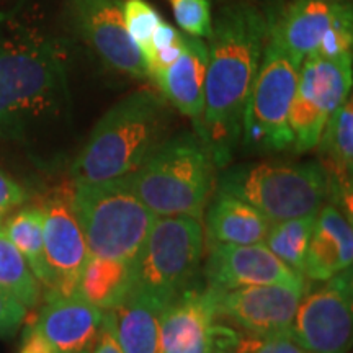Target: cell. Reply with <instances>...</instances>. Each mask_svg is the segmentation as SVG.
I'll return each mask as SVG.
<instances>
[{"label":"cell","instance_id":"cell-31","mask_svg":"<svg viewBox=\"0 0 353 353\" xmlns=\"http://www.w3.org/2000/svg\"><path fill=\"white\" fill-rule=\"evenodd\" d=\"M183 34L179 32V30L175 28V26H172L170 23H167V21L162 20L161 25L157 26V30L154 32L151 41H149L148 48L143 51V56H144V61L148 59L149 56L152 54V52L156 51H161L164 50L167 46H172V44L179 43L180 39H182Z\"/></svg>","mask_w":353,"mask_h":353},{"label":"cell","instance_id":"cell-9","mask_svg":"<svg viewBox=\"0 0 353 353\" xmlns=\"http://www.w3.org/2000/svg\"><path fill=\"white\" fill-rule=\"evenodd\" d=\"M352 59L307 56L299 65L296 94L290 110L293 145L299 152L314 149L325 123L350 97Z\"/></svg>","mask_w":353,"mask_h":353},{"label":"cell","instance_id":"cell-4","mask_svg":"<svg viewBox=\"0 0 353 353\" xmlns=\"http://www.w3.org/2000/svg\"><path fill=\"white\" fill-rule=\"evenodd\" d=\"M214 169L200 136L185 131L159 144L125 180L156 216L201 219L214 188Z\"/></svg>","mask_w":353,"mask_h":353},{"label":"cell","instance_id":"cell-1","mask_svg":"<svg viewBox=\"0 0 353 353\" xmlns=\"http://www.w3.org/2000/svg\"><path fill=\"white\" fill-rule=\"evenodd\" d=\"M267 30L265 13L252 3L237 2L221 8L206 38L205 103L196 134L216 169L228 167L239 148L245 103L262 59Z\"/></svg>","mask_w":353,"mask_h":353},{"label":"cell","instance_id":"cell-5","mask_svg":"<svg viewBox=\"0 0 353 353\" xmlns=\"http://www.w3.org/2000/svg\"><path fill=\"white\" fill-rule=\"evenodd\" d=\"M72 210L88 254L134 262L157 216L128 187L125 176L101 183H74Z\"/></svg>","mask_w":353,"mask_h":353},{"label":"cell","instance_id":"cell-11","mask_svg":"<svg viewBox=\"0 0 353 353\" xmlns=\"http://www.w3.org/2000/svg\"><path fill=\"white\" fill-rule=\"evenodd\" d=\"M216 291L185 290L161 314L162 353H213L232 350L236 332L216 322Z\"/></svg>","mask_w":353,"mask_h":353},{"label":"cell","instance_id":"cell-3","mask_svg":"<svg viewBox=\"0 0 353 353\" xmlns=\"http://www.w3.org/2000/svg\"><path fill=\"white\" fill-rule=\"evenodd\" d=\"M167 101L151 88H139L100 118L74 161V183H101L132 174L167 139Z\"/></svg>","mask_w":353,"mask_h":353},{"label":"cell","instance_id":"cell-19","mask_svg":"<svg viewBox=\"0 0 353 353\" xmlns=\"http://www.w3.org/2000/svg\"><path fill=\"white\" fill-rule=\"evenodd\" d=\"M353 229L352 219L335 205L322 206L316 216L314 229L304 259L303 276L327 281L352 268Z\"/></svg>","mask_w":353,"mask_h":353},{"label":"cell","instance_id":"cell-17","mask_svg":"<svg viewBox=\"0 0 353 353\" xmlns=\"http://www.w3.org/2000/svg\"><path fill=\"white\" fill-rule=\"evenodd\" d=\"M103 321L105 311L77 293L46 294L32 329L48 342L52 353H92Z\"/></svg>","mask_w":353,"mask_h":353},{"label":"cell","instance_id":"cell-30","mask_svg":"<svg viewBox=\"0 0 353 353\" xmlns=\"http://www.w3.org/2000/svg\"><path fill=\"white\" fill-rule=\"evenodd\" d=\"M26 193L10 175L0 169V218H3L25 201Z\"/></svg>","mask_w":353,"mask_h":353},{"label":"cell","instance_id":"cell-25","mask_svg":"<svg viewBox=\"0 0 353 353\" xmlns=\"http://www.w3.org/2000/svg\"><path fill=\"white\" fill-rule=\"evenodd\" d=\"M316 216H303L273 223L263 244L291 270L303 275L304 259L314 229Z\"/></svg>","mask_w":353,"mask_h":353},{"label":"cell","instance_id":"cell-2","mask_svg":"<svg viewBox=\"0 0 353 353\" xmlns=\"http://www.w3.org/2000/svg\"><path fill=\"white\" fill-rule=\"evenodd\" d=\"M68 51L37 33L0 37V139L25 143L68 105Z\"/></svg>","mask_w":353,"mask_h":353},{"label":"cell","instance_id":"cell-16","mask_svg":"<svg viewBox=\"0 0 353 353\" xmlns=\"http://www.w3.org/2000/svg\"><path fill=\"white\" fill-rule=\"evenodd\" d=\"M350 7L347 0H290L267 15V41L276 44L301 65L307 56L316 54L324 34Z\"/></svg>","mask_w":353,"mask_h":353},{"label":"cell","instance_id":"cell-32","mask_svg":"<svg viewBox=\"0 0 353 353\" xmlns=\"http://www.w3.org/2000/svg\"><path fill=\"white\" fill-rule=\"evenodd\" d=\"M92 353H123L120 345H118L117 339H114L113 332L105 324L103 327H101L100 337L99 341H97V345L94 347Z\"/></svg>","mask_w":353,"mask_h":353},{"label":"cell","instance_id":"cell-13","mask_svg":"<svg viewBox=\"0 0 353 353\" xmlns=\"http://www.w3.org/2000/svg\"><path fill=\"white\" fill-rule=\"evenodd\" d=\"M306 286L250 285L216 291L219 316H226L249 334L290 332Z\"/></svg>","mask_w":353,"mask_h":353},{"label":"cell","instance_id":"cell-7","mask_svg":"<svg viewBox=\"0 0 353 353\" xmlns=\"http://www.w3.org/2000/svg\"><path fill=\"white\" fill-rule=\"evenodd\" d=\"M205 245L201 221L157 216L132 262V290L167 304L179 298L200 270Z\"/></svg>","mask_w":353,"mask_h":353},{"label":"cell","instance_id":"cell-18","mask_svg":"<svg viewBox=\"0 0 353 353\" xmlns=\"http://www.w3.org/2000/svg\"><path fill=\"white\" fill-rule=\"evenodd\" d=\"M206 65H208L206 41L185 34L182 54L152 79L167 103L193 121L195 132L200 128L203 117Z\"/></svg>","mask_w":353,"mask_h":353},{"label":"cell","instance_id":"cell-24","mask_svg":"<svg viewBox=\"0 0 353 353\" xmlns=\"http://www.w3.org/2000/svg\"><path fill=\"white\" fill-rule=\"evenodd\" d=\"M0 286L10 291L28 309L37 307L43 296V286L30 270L28 263L2 229L0 218Z\"/></svg>","mask_w":353,"mask_h":353},{"label":"cell","instance_id":"cell-33","mask_svg":"<svg viewBox=\"0 0 353 353\" xmlns=\"http://www.w3.org/2000/svg\"><path fill=\"white\" fill-rule=\"evenodd\" d=\"M213 353H232V350H216Z\"/></svg>","mask_w":353,"mask_h":353},{"label":"cell","instance_id":"cell-27","mask_svg":"<svg viewBox=\"0 0 353 353\" xmlns=\"http://www.w3.org/2000/svg\"><path fill=\"white\" fill-rule=\"evenodd\" d=\"M175 21L188 37L208 38L213 28L211 0H167Z\"/></svg>","mask_w":353,"mask_h":353},{"label":"cell","instance_id":"cell-6","mask_svg":"<svg viewBox=\"0 0 353 353\" xmlns=\"http://www.w3.org/2000/svg\"><path fill=\"white\" fill-rule=\"evenodd\" d=\"M218 190L241 198L272 223L317 216L329 200V176L321 162H260L224 172Z\"/></svg>","mask_w":353,"mask_h":353},{"label":"cell","instance_id":"cell-14","mask_svg":"<svg viewBox=\"0 0 353 353\" xmlns=\"http://www.w3.org/2000/svg\"><path fill=\"white\" fill-rule=\"evenodd\" d=\"M205 276L208 288L214 291L273 283L306 286V278L291 270L263 242L211 244Z\"/></svg>","mask_w":353,"mask_h":353},{"label":"cell","instance_id":"cell-23","mask_svg":"<svg viewBox=\"0 0 353 353\" xmlns=\"http://www.w3.org/2000/svg\"><path fill=\"white\" fill-rule=\"evenodd\" d=\"M41 206H25L15 214L2 218V229L17 250L23 255L30 270L46 291L51 286V276L44 257Z\"/></svg>","mask_w":353,"mask_h":353},{"label":"cell","instance_id":"cell-26","mask_svg":"<svg viewBox=\"0 0 353 353\" xmlns=\"http://www.w3.org/2000/svg\"><path fill=\"white\" fill-rule=\"evenodd\" d=\"M123 19H125L128 33L132 41L138 44L141 52L148 48L154 32L162 21L161 13L148 0H125L123 2Z\"/></svg>","mask_w":353,"mask_h":353},{"label":"cell","instance_id":"cell-22","mask_svg":"<svg viewBox=\"0 0 353 353\" xmlns=\"http://www.w3.org/2000/svg\"><path fill=\"white\" fill-rule=\"evenodd\" d=\"M132 290V263L88 255L76 293L101 311L120 304Z\"/></svg>","mask_w":353,"mask_h":353},{"label":"cell","instance_id":"cell-34","mask_svg":"<svg viewBox=\"0 0 353 353\" xmlns=\"http://www.w3.org/2000/svg\"><path fill=\"white\" fill-rule=\"evenodd\" d=\"M332 2H342V0H332Z\"/></svg>","mask_w":353,"mask_h":353},{"label":"cell","instance_id":"cell-10","mask_svg":"<svg viewBox=\"0 0 353 353\" xmlns=\"http://www.w3.org/2000/svg\"><path fill=\"white\" fill-rule=\"evenodd\" d=\"M352 332V268H348L311 293L304 291L290 334L309 353H348Z\"/></svg>","mask_w":353,"mask_h":353},{"label":"cell","instance_id":"cell-28","mask_svg":"<svg viewBox=\"0 0 353 353\" xmlns=\"http://www.w3.org/2000/svg\"><path fill=\"white\" fill-rule=\"evenodd\" d=\"M232 353H309L290 332L249 334L237 337Z\"/></svg>","mask_w":353,"mask_h":353},{"label":"cell","instance_id":"cell-15","mask_svg":"<svg viewBox=\"0 0 353 353\" xmlns=\"http://www.w3.org/2000/svg\"><path fill=\"white\" fill-rule=\"evenodd\" d=\"M76 21L82 38L108 68L136 79H148L139 46L123 19L120 0H76Z\"/></svg>","mask_w":353,"mask_h":353},{"label":"cell","instance_id":"cell-8","mask_svg":"<svg viewBox=\"0 0 353 353\" xmlns=\"http://www.w3.org/2000/svg\"><path fill=\"white\" fill-rule=\"evenodd\" d=\"M298 74L299 65L283 50L265 41L242 123V139L250 149L280 152L293 145L290 110L296 94Z\"/></svg>","mask_w":353,"mask_h":353},{"label":"cell","instance_id":"cell-29","mask_svg":"<svg viewBox=\"0 0 353 353\" xmlns=\"http://www.w3.org/2000/svg\"><path fill=\"white\" fill-rule=\"evenodd\" d=\"M28 309L15 294L0 286V339L15 334L23 324Z\"/></svg>","mask_w":353,"mask_h":353},{"label":"cell","instance_id":"cell-20","mask_svg":"<svg viewBox=\"0 0 353 353\" xmlns=\"http://www.w3.org/2000/svg\"><path fill=\"white\" fill-rule=\"evenodd\" d=\"M165 306L131 291L120 304L105 311L103 324L112 330L123 353H162L161 314Z\"/></svg>","mask_w":353,"mask_h":353},{"label":"cell","instance_id":"cell-21","mask_svg":"<svg viewBox=\"0 0 353 353\" xmlns=\"http://www.w3.org/2000/svg\"><path fill=\"white\" fill-rule=\"evenodd\" d=\"M205 210V229L211 244H260L273 224L252 205L223 190H216Z\"/></svg>","mask_w":353,"mask_h":353},{"label":"cell","instance_id":"cell-12","mask_svg":"<svg viewBox=\"0 0 353 353\" xmlns=\"http://www.w3.org/2000/svg\"><path fill=\"white\" fill-rule=\"evenodd\" d=\"M72 190L59 188L43 203L44 257L51 276L46 294H74L88 249L72 210Z\"/></svg>","mask_w":353,"mask_h":353}]
</instances>
